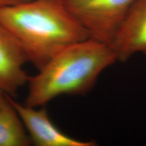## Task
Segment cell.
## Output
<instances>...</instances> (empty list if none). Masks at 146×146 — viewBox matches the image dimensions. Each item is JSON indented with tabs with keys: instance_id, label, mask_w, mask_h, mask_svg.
Masks as SVG:
<instances>
[{
	"instance_id": "cell-1",
	"label": "cell",
	"mask_w": 146,
	"mask_h": 146,
	"mask_svg": "<svg viewBox=\"0 0 146 146\" xmlns=\"http://www.w3.org/2000/svg\"><path fill=\"white\" fill-rule=\"evenodd\" d=\"M0 23L38 70L66 47L90 38L64 0H25L1 8Z\"/></svg>"
},
{
	"instance_id": "cell-2",
	"label": "cell",
	"mask_w": 146,
	"mask_h": 146,
	"mask_svg": "<svg viewBox=\"0 0 146 146\" xmlns=\"http://www.w3.org/2000/svg\"><path fill=\"white\" fill-rule=\"evenodd\" d=\"M118 61L112 46L89 38L66 47L29 76L25 104L45 106L61 96L89 93L102 72Z\"/></svg>"
},
{
	"instance_id": "cell-3",
	"label": "cell",
	"mask_w": 146,
	"mask_h": 146,
	"mask_svg": "<svg viewBox=\"0 0 146 146\" xmlns=\"http://www.w3.org/2000/svg\"><path fill=\"white\" fill-rule=\"evenodd\" d=\"M137 0H64L90 38L111 45Z\"/></svg>"
},
{
	"instance_id": "cell-4",
	"label": "cell",
	"mask_w": 146,
	"mask_h": 146,
	"mask_svg": "<svg viewBox=\"0 0 146 146\" xmlns=\"http://www.w3.org/2000/svg\"><path fill=\"white\" fill-rule=\"evenodd\" d=\"M31 139L36 146H94L93 141H81L66 135L54 125L45 106L31 107L9 96Z\"/></svg>"
},
{
	"instance_id": "cell-5",
	"label": "cell",
	"mask_w": 146,
	"mask_h": 146,
	"mask_svg": "<svg viewBox=\"0 0 146 146\" xmlns=\"http://www.w3.org/2000/svg\"><path fill=\"white\" fill-rule=\"evenodd\" d=\"M28 58L14 36L0 23V90L12 97L28 83Z\"/></svg>"
},
{
	"instance_id": "cell-6",
	"label": "cell",
	"mask_w": 146,
	"mask_h": 146,
	"mask_svg": "<svg viewBox=\"0 0 146 146\" xmlns=\"http://www.w3.org/2000/svg\"><path fill=\"white\" fill-rule=\"evenodd\" d=\"M111 46L118 61H127L138 53L146 56V0H137L133 5Z\"/></svg>"
},
{
	"instance_id": "cell-7",
	"label": "cell",
	"mask_w": 146,
	"mask_h": 146,
	"mask_svg": "<svg viewBox=\"0 0 146 146\" xmlns=\"http://www.w3.org/2000/svg\"><path fill=\"white\" fill-rule=\"evenodd\" d=\"M31 139L19 114L7 95L0 106V146H31Z\"/></svg>"
},
{
	"instance_id": "cell-8",
	"label": "cell",
	"mask_w": 146,
	"mask_h": 146,
	"mask_svg": "<svg viewBox=\"0 0 146 146\" xmlns=\"http://www.w3.org/2000/svg\"><path fill=\"white\" fill-rule=\"evenodd\" d=\"M25 0H0V8L21 3Z\"/></svg>"
},
{
	"instance_id": "cell-9",
	"label": "cell",
	"mask_w": 146,
	"mask_h": 146,
	"mask_svg": "<svg viewBox=\"0 0 146 146\" xmlns=\"http://www.w3.org/2000/svg\"><path fill=\"white\" fill-rule=\"evenodd\" d=\"M7 99V95L5 94L2 91L0 90V106L3 104Z\"/></svg>"
},
{
	"instance_id": "cell-10",
	"label": "cell",
	"mask_w": 146,
	"mask_h": 146,
	"mask_svg": "<svg viewBox=\"0 0 146 146\" xmlns=\"http://www.w3.org/2000/svg\"><path fill=\"white\" fill-rule=\"evenodd\" d=\"M25 1H29V0H25Z\"/></svg>"
}]
</instances>
